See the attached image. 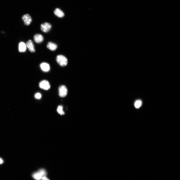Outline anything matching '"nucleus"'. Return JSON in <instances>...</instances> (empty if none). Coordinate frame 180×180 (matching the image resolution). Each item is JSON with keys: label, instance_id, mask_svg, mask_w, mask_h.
Listing matches in <instances>:
<instances>
[{"label": "nucleus", "instance_id": "f257e3e1", "mask_svg": "<svg viewBox=\"0 0 180 180\" xmlns=\"http://www.w3.org/2000/svg\"><path fill=\"white\" fill-rule=\"evenodd\" d=\"M47 174V172L44 169H41L34 173L32 176L35 179L37 180H41L43 177H46Z\"/></svg>", "mask_w": 180, "mask_h": 180}, {"label": "nucleus", "instance_id": "f03ea898", "mask_svg": "<svg viewBox=\"0 0 180 180\" xmlns=\"http://www.w3.org/2000/svg\"><path fill=\"white\" fill-rule=\"evenodd\" d=\"M56 61L58 64L61 66L64 67L67 65L68 61L65 56L62 55H59L57 57Z\"/></svg>", "mask_w": 180, "mask_h": 180}, {"label": "nucleus", "instance_id": "7ed1b4c3", "mask_svg": "<svg viewBox=\"0 0 180 180\" xmlns=\"http://www.w3.org/2000/svg\"><path fill=\"white\" fill-rule=\"evenodd\" d=\"M68 90L67 87L64 85L60 86L59 88V95L61 97L66 96L68 93Z\"/></svg>", "mask_w": 180, "mask_h": 180}, {"label": "nucleus", "instance_id": "20e7f679", "mask_svg": "<svg viewBox=\"0 0 180 180\" xmlns=\"http://www.w3.org/2000/svg\"><path fill=\"white\" fill-rule=\"evenodd\" d=\"M52 27L51 24L48 22H45L41 25L40 28L41 30L45 33L48 32Z\"/></svg>", "mask_w": 180, "mask_h": 180}, {"label": "nucleus", "instance_id": "39448f33", "mask_svg": "<svg viewBox=\"0 0 180 180\" xmlns=\"http://www.w3.org/2000/svg\"><path fill=\"white\" fill-rule=\"evenodd\" d=\"M40 88L43 89L48 90L50 88V85L49 82L47 80H43L40 82L39 84Z\"/></svg>", "mask_w": 180, "mask_h": 180}, {"label": "nucleus", "instance_id": "423d86ee", "mask_svg": "<svg viewBox=\"0 0 180 180\" xmlns=\"http://www.w3.org/2000/svg\"><path fill=\"white\" fill-rule=\"evenodd\" d=\"M22 18L26 26L30 25L32 21L31 17L28 14H26L23 15Z\"/></svg>", "mask_w": 180, "mask_h": 180}, {"label": "nucleus", "instance_id": "0eeeda50", "mask_svg": "<svg viewBox=\"0 0 180 180\" xmlns=\"http://www.w3.org/2000/svg\"><path fill=\"white\" fill-rule=\"evenodd\" d=\"M26 46L31 52L34 53L35 52L34 45L32 40H29L26 43Z\"/></svg>", "mask_w": 180, "mask_h": 180}, {"label": "nucleus", "instance_id": "6e6552de", "mask_svg": "<svg viewBox=\"0 0 180 180\" xmlns=\"http://www.w3.org/2000/svg\"><path fill=\"white\" fill-rule=\"evenodd\" d=\"M34 39L35 41L37 43L42 42L44 40L43 36L40 34H37L35 35Z\"/></svg>", "mask_w": 180, "mask_h": 180}, {"label": "nucleus", "instance_id": "1a4fd4ad", "mask_svg": "<svg viewBox=\"0 0 180 180\" xmlns=\"http://www.w3.org/2000/svg\"><path fill=\"white\" fill-rule=\"evenodd\" d=\"M41 69L44 72H46L49 71L50 70V67L49 64L43 62L40 65Z\"/></svg>", "mask_w": 180, "mask_h": 180}, {"label": "nucleus", "instance_id": "9d476101", "mask_svg": "<svg viewBox=\"0 0 180 180\" xmlns=\"http://www.w3.org/2000/svg\"><path fill=\"white\" fill-rule=\"evenodd\" d=\"M54 13L56 16L60 18H63L64 16V14L63 12L59 8H56L55 9Z\"/></svg>", "mask_w": 180, "mask_h": 180}, {"label": "nucleus", "instance_id": "9b49d317", "mask_svg": "<svg viewBox=\"0 0 180 180\" xmlns=\"http://www.w3.org/2000/svg\"><path fill=\"white\" fill-rule=\"evenodd\" d=\"M49 50L52 51L55 50L57 48V45L56 44L51 42H49L47 46Z\"/></svg>", "mask_w": 180, "mask_h": 180}, {"label": "nucleus", "instance_id": "f8f14e48", "mask_svg": "<svg viewBox=\"0 0 180 180\" xmlns=\"http://www.w3.org/2000/svg\"><path fill=\"white\" fill-rule=\"evenodd\" d=\"M26 46L25 43L21 42L19 45V51L20 52H24L26 51Z\"/></svg>", "mask_w": 180, "mask_h": 180}, {"label": "nucleus", "instance_id": "ddd939ff", "mask_svg": "<svg viewBox=\"0 0 180 180\" xmlns=\"http://www.w3.org/2000/svg\"><path fill=\"white\" fill-rule=\"evenodd\" d=\"M57 111L58 113L61 115H64V112L63 111V107L62 106H59L58 107Z\"/></svg>", "mask_w": 180, "mask_h": 180}, {"label": "nucleus", "instance_id": "4468645a", "mask_svg": "<svg viewBox=\"0 0 180 180\" xmlns=\"http://www.w3.org/2000/svg\"><path fill=\"white\" fill-rule=\"evenodd\" d=\"M142 102L141 100H137L135 102L134 106L136 108H139L142 106Z\"/></svg>", "mask_w": 180, "mask_h": 180}, {"label": "nucleus", "instance_id": "2eb2a0df", "mask_svg": "<svg viewBox=\"0 0 180 180\" xmlns=\"http://www.w3.org/2000/svg\"><path fill=\"white\" fill-rule=\"evenodd\" d=\"M35 98L36 99H40L41 98L42 95L40 93H37L35 94Z\"/></svg>", "mask_w": 180, "mask_h": 180}, {"label": "nucleus", "instance_id": "dca6fc26", "mask_svg": "<svg viewBox=\"0 0 180 180\" xmlns=\"http://www.w3.org/2000/svg\"><path fill=\"white\" fill-rule=\"evenodd\" d=\"M42 180H50L48 178L46 177H45L41 179Z\"/></svg>", "mask_w": 180, "mask_h": 180}, {"label": "nucleus", "instance_id": "f3484780", "mask_svg": "<svg viewBox=\"0 0 180 180\" xmlns=\"http://www.w3.org/2000/svg\"><path fill=\"white\" fill-rule=\"evenodd\" d=\"M4 163V161L3 159L1 158H0V165L1 164Z\"/></svg>", "mask_w": 180, "mask_h": 180}]
</instances>
